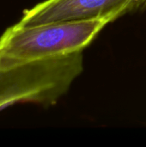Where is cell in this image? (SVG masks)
I'll use <instances>...</instances> for the list:
<instances>
[{"label": "cell", "mask_w": 146, "mask_h": 147, "mask_svg": "<svg viewBox=\"0 0 146 147\" xmlns=\"http://www.w3.org/2000/svg\"><path fill=\"white\" fill-rule=\"evenodd\" d=\"M146 9V0H137L133 11H143Z\"/></svg>", "instance_id": "277c9868"}, {"label": "cell", "mask_w": 146, "mask_h": 147, "mask_svg": "<svg viewBox=\"0 0 146 147\" xmlns=\"http://www.w3.org/2000/svg\"><path fill=\"white\" fill-rule=\"evenodd\" d=\"M114 16L9 27L0 36V70L83 51Z\"/></svg>", "instance_id": "6da1fadb"}, {"label": "cell", "mask_w": 146, "mask_h": 147, "mask_svg": "<svg viewBox=\"0 0 146 147\" xmlns=\"http://www.w3.org/2000/svg\"><path fill=\"white\" fill-rule=\"evenodd\" d=\"M83 71V51L0 70V111L22 103L53 106Z\"/></svg>", "instance_id": "7a4b0ae2"}, {"label": "cell", "mask_w": 146, "mask_h": 147, "mask_svg": "<svg viewBox=\"0 0 146 147\" xmlns=\"http://www.w3.org/2000/svg\"><path fill=\"white\" fill-rule=\"evenodd\" d=\"M137 0H45L23 11L20 25L75 21L114 16L117 19L134 9Z\"/></svg>", "instance_id": "3957f363"}]
</instances>
